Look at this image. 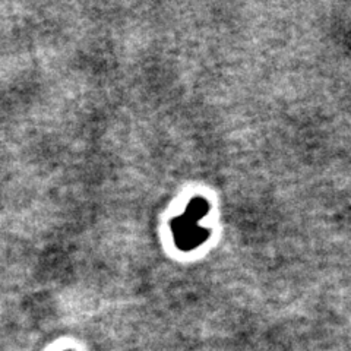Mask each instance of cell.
Listing matches in <instances>:
<instances>
[{
    "instance_id": "obj_1",
    "label": "cell",
    "mask_w": 351,
    "mask_h": 351,
    "mask_svg": "<svg viewBox=\"0 0 351 351\" xmlns=\"http://www.w3.org/2000/svg\"><path fill=\"white\" fill-rule=\"evenodd\" d=\"M68 351H69V350H68Z\"/></svg>"
}]
</instances>
